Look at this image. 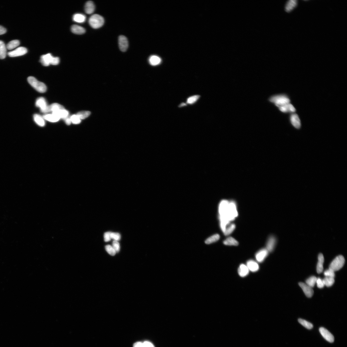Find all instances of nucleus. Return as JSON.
Returning a JSON list of instances; mask_svg holds the SVG:
<instances>
[{"label":"nucleus","instance_id":"obj_1","mask_svg":"<svg viewBox=\"0 0 347 347\" xmlns=\"http://www.w3.org/2000/svg\"><path fill=\"white\" fill-rule=\"evenodd\" d=\"M268 101L279 108L290 103V100L288 97L285 94H279L271 96Z\"/></svg>","mask_w":347,"mask_h":347},{"label":"nucleus","instance_id":"obj_2","mask_svg":"<svg viewBox=\"0 0 347 347\" xmlns=\"http://www.w3.org/2000/svg\"><path fill=\"white\" fill-rule=\"evenodd\" d=\"M238 216L236 203L234 201L229 202V205L225 216L219 217L220 220H225L230 222L233 220Z\"/></svg>","mask_w":347,"mask_h":347},{"label":"nucleus","instance_id":"obj_3","mask_svg":"<svg viewBox=\"0 0 347 347\" xmlns=\"http://www.w3.org/2000/svg\"><path fill=\"white\" fill-rule=\"evenodd\" d=\"M40 62L46 67L50 64L56 65L59 64L60 59L58 57L53 56L50 53H48L41 56Z\"/></svg>","mask_w":347,"mask_h":347},{"label":"nucleus","instance_id":"obj_4","mask_svg":"<svg viewBox=\"0 0 347 347\" xmlns=\"http://www.w3.org/2000/svg\"><path fill=\"white\" fill-rule=\"evenodd\" d=\"M27 81L38 92L43 93L46 91V86L43 83L38 81L34 77L32 76L28 77Z\"/></svg>","mask_w":347,"mask_h":347},{"label":"nucleus","instance_id":"obj_5","mask_svg":"<svg viewBox=\"0 0 347 347\" xmlns=\"http://www.w3.org/2000/svg\"><path fill=\"white\" fill-rule=\"evenodd\" d=\"M89 24L94 29H98L104 25L105 20L104 18L98 14H94L89 19Z\"/></svg>","mask_w":347,"mask_h":347},{"label":"nucleus","instance_id":"obj_6","mask_svg":"<svg viewBox=\"0 0 347 347\" xmlns=\"http://www.w3.org/2000/svg\"><path fill=\"white\" fill-rule=\"evenodd\" d=\"M345 263V259L342 255H339L335 257L329 266V268L335 272L339 270L343 266Z\"/></svg>","mask_w":347,"mask_h":347},{"label":"nucleus","instance_id":"obj_7","mask_svg":"<svg viewBox=\"0 0 347 347\" xmlns=\"http://www.w3.org/2000/svg\"><path fill=\"white\" fill-rule=\"evenodd\" d=\"M36 105L37 107L40 109L43 113H46L51 111L50 106L48 105L45 99L43 97H39L36 101Z\"/></svg>","mask_w":347,"mask_h":347},{"label":"nucleus","instance_id":"obj_8","mask_svg":"<svg viewBox=\"0 0 347 347\" xmlns=\"http://www.w3.org/2000/svg\"><path fill=\"white\" fill-rule=\"evenodd\" d=\"M27 49L23 47H20L13 51L8 53V55L10 57H16L25 55L27 52Z\"/></svg>","mask_w":347,"mask_h":347},{"label":"nucleus","instance_id":"obj_9","mask_svg":"<svg viewBox=\"0 0 347 347\" xmlns=\"http://www.w3.org/2000/svg\"><path fill=\"white\" fill-rule=\"evenodd\" d=\"M229 203V202L227 200H224L221 201L219 208V217L225 216L227 211Z\"/></svg>","mask_w":347,"mask_h":347},{"label":"nucleus","instance_id":"obj_10","mask_svg":"<svg viewBox=\"0 0 347 347\" xmlns=\"http://www.w3.org/2000/svg\"><path fill=\"white\" fill-rule=\"evenodd\" d=\"M118 44L120 50L125 52L128 49L129 46L128 41L127 37L124 36H120L119 37Z\"/></svg>","mask_w":347,"mask_h":347},{"label":"nucleus","instance_id":"obj_11","mask_svg":"<svg viewBox=\"0 0 347 347\" xmlns=\"http://www.w3.org/2000/svg\"><path fill=\"white\" fill-rule=\"evenodd\" d=\"M320 333L323 337L328 342L330 343H333L334 342V337L327 330L323 327H321L319 329Z\"/></svg>","mask_w":347,"mask_h":347},{"label":"nucleus","instance_id":"obj_12","mask_svg":"<svg viewBox=\"0 0 347 347\" xmlns=\"http://www.w3.org/2000/svg\"><path fill=\"white\" fill-rule=\"evenodd\" d=\"M299 284L307 297L311 298L313 296L314 291L312 288L302 282L299 283Z\"/></svg>","mask_w":347,"mask_h":347},{"label":"nucleus","instance_id":"obj_13","mask_svg":"<svg viewBox=\"0 0 347 347\" xmlns=\"http://www.w3.org/2000/svg\"><path fill=\"white\" fill-rule=\"evenodd\" d=\"M268 251L266 248H263L258 251L256 255V258L258 262H262L267 257Z\"/></svg>","mask_w":347,"mask_h":347},{"label":"nucleus","instance_id":"obj_14","mask_svg":"<svg viewBox=\"0 0 347 347\" xmlns=\"http://www.w3.org/2000/svg\"><path fill=\"white\" fill-rule=\"evenodd\" d=\"M276 239L273 236L270 237L266 244V249L268 252H272L274 250L276 244Z\"/></svg>","mask_w":347,"mask_h":347},{"label":"nucleus","instance_id":"obj_15","mask_svg":"<svg viewBox=\"0 0 347 347\" xmlns=\"http://www.w3.org/2000/svg\"><path fill=\"white\" fill-rule=\"evenodd\" d=\"M290 121L294 127L297 129H300L301 127V123L299 116L296 114H293L290 117Z\"/></svg>","mask_w":347,"mask_h":347},{"label":"nucleus","instance_id":"obj_16","mask_svg":"<svg viewBox=\"0 0 347 347\" xmlns=\"http://www.w3.org/2000/svg\"><path fill=\"white\" fill-rule=\"evenodd\" d=\"M249 270L252 272H256L259 269V266L258 264L253 260H249L246 263Z\"/></svg>","mask_w":347,"mask_h":347},{"label":"nucleus","instance_id":"obj_17","mask_svg":"<svg viewBox=\"0 0 347 347\" xmlns=\"http://www.w3.org/2000/svg\"><path fill=\"white\" fill-rule=\"evenodd\" d=\"M95 9V5L92 1H88L86 3L85 6V11L86 13L88 14H92Z\"/></svg>","mask_w":347,"mask_h":347},{"label":"nucleus","instance_id":"obj_18","mask_svg":"<svg viewBox=\"0 0 347 347\" xmlns=\"http://www.w3.org/2000/svg\"><path fill=\"white\" fill-rule=\"evenodd\" d=\"M318 262L317 266V271L318 274L322 273L323 271V265L324 261V257L322 254H320L318 257Z\"/></svg>","mask_w":347,"mask_h":347},{"label":"nucleus","instance_id":"obj_19","mask_svg":"<svg viewBox=\"0 0 347 347\" xmlns=\"http://www.w3.org/2000/svg\"><path fill=\"white\" fill-rule=\"evenodd\" d=\"M280 111L284 113L295 112L296 110L294 106L290 103L279 108Z\"/></svg>","mask_w":347,"mask_h":347},{"label":"nucleus","instance_id":"obj_20","mask_svg":"<svg viewBox=\"0 0 347 347\" xmlns=\"http://www.w3.org/2000/svg\"><path fill=\"white\" fill-rule=\"evenodd\" d=\"M249 271L246 265L242 264L240 265L238 270V273L240 277H244L248 276L249 273Z\"/></svg>","mask_w":347,"mask_h":347},{"label":"nucleus","instance_id":"obj_21","mask_svg":"<svg viewBox=\"0 0 347 347\" xmlns=\"http://www.w3.org/2000/svg\"><path fill=\"white\" fill-rule=\"evenodd\" d=\"M71 30L72 32L74 34H84L86 31L84 28L77 25H73L72 26Z\"/></svg>","mask_w":347,"mask_h":347},{"label":"nucleus","instance_id":"obj_22","mask_svg":"<svg viewBox=\"0 0 347 347\" xmlns=\"http://www.w3.org/2000/svg\"><path fill=\"white\" fill-rule=\"evenodd\" d=\"M7 47L4 42L0 40V59H3L7 55Z\"/></svg>","mask_w":347,"mask_h":347},{"label":"nucleus","instance_id":"obj_23","mask_svg":"<svg viewBox=\"0 0 347 347\" xmlns=\"http://www.w3.org/2000/svg\"><path fill=\"white\" fill-rule=\"evenodd\" d=\"M34 122L36 124L40 127H44L45 125V122L43 117H42L38 114H34L33 116Z\"/></svg>","mask_w":347,"mask_h":347},{"label":"nucleus","instance_id":"obj_24","mask_svg":"<svg viewBox=\"0 0 347 347\" xmlns=\"http://www.w3.org/2000/svg\"><path fill=\"white\" fill-rule=\"evenodd\" d=\"M43 117L44 119L47 121L53 123L58 122L60 119L59 117L53 114L44 115Z\"/></svg>","mask_w":347,"mask_h":347},{"label":"nucleus","instance_id":"obj_25","mask_svg":"<svg viewBox=\"0 0 347 347\" xmlns=\"http://www.w3.org/2000/svg\"><path fill=\"white\" fill-rule=\"evenodd\" d=\"M86 19V16L81 14H76L73 16V21L77 23H84Z\"/></svg>","mask_w":347,"mask_h":347},{"label":"nucleus","instance_id":"obj_26","mask_svg":"<svg viewBox=\"0 0 347 347\" xmlns=\"http://www.w3.org/2000/svg\"><path fill=\"white\" fill-rule=\"evenodd\" d=\"M149 62L151 65L155 66L159 64L161 62V59L156 55H152L149 59Z\"/></svg>","mask_w":347,"mask_h":347},{"label":"nucleus","instance_id":"obj_27","mask_svg":"<svg viewBox=\"0 0 347 347\" xmlns=\"http://www.w3.org/2000/svg\"><path fill=\"white\" fill-rule=\"evenodd\" d=\"M297 1L295 0H290L287 3L285 6V10L286 12H290L296 6Z\"/></svg>","mask_w":347,"mask_h":347},{"label":"nucleus","instance_id":"obj_28","mask_svg":"<svg viewBox=\"0 0 347 347\" xmlns=\"http://www.w3.org/2000/svg\"><path fill=\"white\" fill-rule=\"evenodd\" d=\"M223 243L227 246H237L239 245V243L237 241L232 237H229L227 238L223 242Z\"/></svg>","mask_w":347,"mask_h":347},{"label":"nucleus","instance_id":"obj_29","mask_svg":"<svg viewBox=\"0 0 347 347\" xmlns=\"http://www.w3.org/2000/svg\"><path fill=\"white\" fill-rule=\"evenodd\" d=\"M20 44V42L18 40H13L8 43L6 45V47L8 50H12L19 46Z\"/></svg>","mask_w":347,"mask_h":347},{"label":"nucleus","instance_id":"obj_30","mask_svg":"<svg viewBox=\"0 0 347 347\" xmlns=\"http://www.w3.org/2000/svg\"><path fill=\"white\" fill-rule=\"evenodd\" d=\"M324 286L329 287L334 284L335 282L334 278L326 277L322 280Z\"/></svg>","mask_w":347,"mask_h":347},{"label":"nucleus","instance_id":"obj_31","mask_svg":"<svg viewBox=\"0 0 347 347\" xmlns=\"http://www.w3.org/2000/svg\"><path fill=\"white\" fill-rule=\"evenodd\" d=\"M220 236L218 234H216L208 238L205 241L206 244H210L216 242L220 239Z\"/></svg>","mask_w":347,"mask_h":347},{"label":"nucleus","instance_id":"obj_32","mask_svg":"<svg viewBox=\"0 0 347 347\" xmlns=\"http://www.w3.org/2000/svg\"><path fill=\"white\" fill-rule=\"evenodd\" d=\"M298 321L301 325L307 329H311L313 328V325H312V324L306 320L299 319L298 320Z\"/></svg>","mask_w":347,"mask_h":347},{"label":"nucleus","instance_id":"obj_33","mask_svg":"<svg viewBox=\"0 0 347 347\" xmlns=\"http://www.w3.org/2000/svg\"><path fill=\"white\" fill-rule=\"evenodd\" d=\"M317 278L315 276H312L308 278L306 281V283L307 285L313 288L316 283Z\"/></svg>","mask_w":347,"mask_h":347},{"label":"nucleus","instance_id":"obj_34","mask_svg":"<svg viewBox=\"0 0 347 347\" xmlns=\"http://www.w3.org/2000/svg\"><path fill=\"white\" fill-rule=\"evenodd\" d=\"M236 228V225L234 224H232L228 226H227L225 230L224 234L225 236H228L231 234L235 230Z\"/></svg>","mask_w":347,"mask_h":347},{"label":"nucleus","instance_id":"obj_35","mask_svg":"<svg viewBox=\"0 0 347 347\" xmlns=\"http://www.w3.org/2000/svg\"><path fill=\"white\" fill-rule=\"evenodd\" d=\"M51 111L54 112L60 110L65 109L63 106L58 103H53L50 105Z\"/></svg>","mask_w":347,"mask_h":347},{"label":"nucleus","instance_id":"obj_36","mask_svg":"<svg viewBox=\"0 0 347 347\" xmlns=\"http://www.w3.org/2000/svg\"><path fill=\"white\" fill-rule=\"evenodd\" d=\"M91 112L88 111H82L79 112L77 114L78 116L81 119H84L90 115Z\"/></svg>","mask_w":347,"mask_h":347},{"label":"nucleus","instance_id":"obj_37","mask_svg":"<svg viewBox=\"0 0 347 347\" xmlns=\"http://www.w3.org/2000/svg\"><path fill=\"white\" fill-rule=\"evenodd\" d=\"M71 123L74 124H78L81 122V120L77 114H74L70 117Z\"/></svg>","mask_w":347,"mask_h":347},{"label":"nucleus","instance_id":"obj_38","mask_svg":"<svg viewBox=\"0 0 347 347\" xmlns=\"http://www.w3.org/2000/svg\"><path fill=\"white\" fill-rule=\"evenodd\" d=\"M199 97L200 96L199 95H194L189 97L187 100V104H194L197 101Z\"/></svg>","mask_w":347,"mask_h":347},{"label":"nucleus","instance_id":"obj_39","mask_svg":"<svg viewBox=\"0 0 347 347\" xmlns=\"http://www.w3.org/2000/svg\"><path fill=\"white\" fill-rule=\"evenodd\" d=\"M105 250L111 256H114L116 255V252L113 247L110 245H107L105 246Z\"/></svg>","mask_w":347,"mask_h":347},{"label":"nucleus","instance_id":"obj_40","mask_svg":"<svg viewBox=\"0 0 347 347\" xmlns=\"http://www.w3.org/2000/svg\"><path fill=\"white\" fill-rule=\"evenodd\" d=\"M324 274L325 276L327 277H331L334 278L335 277V272L331 269L329 268L328 269L326 270L324 272Z\"/></svg>","mask_w":347,"mask_h":347},{"label":"nucleus","instance_id":"obj_41","mask_svg":"<svg viewBox=\"0 0 347 347\" xmlns=\"http://www.w3.org/2000/svg\"><path fill=\"white\" fill-rule=\"evenodd\" d=\"M111 239H112L114 241H116L117 242L120 240V239H121V235L118 233H111Z\"/></svg>","mask_w":347,"mask_h":347},{"label":"nucleus","instance_id":"obj_42","mask_svg":"<svg viewBox=\"0 0 347 347\" xmlns=\"http://www.w3.org/2000/svg\"><path fill=\"white\" fill-rule=\"evenodd\" d=\"M113 247L115 250L116 253H118L120 250V244L118 242L116 241H114L112 243Z\"/></svg>","mask_w":347,"mask_h":347},{"label":"nucleus","instance_id":"obj_43","mask_svg":"<svg viewBox=\"0 0 347 347\" xmlns=\"http://www.w3.org/2000/svg\"><path fill=\"white\" fill-rule=\"evenodd\" d=\"M316 283L318 288H322L324 286L323 280L320 278H317Z\"/></svg>","mask_w":347,"mask_h":347},{"label":"nucleus","instance_id":"obj_44","mask_svg":"<svg viewBox=\"0 0 347 347\" xmlns=\"http://www.w3.org/2000/svg\"><path fill=\"white\" fill-rule=\"evenodd\" d=\"M110 232H107L105 233L104 235V240L105 242H108L111 240Z\"/></svg>","mask_w":347,"mask_h":347},{"label":"nucleus","instance_id":"obj_45","mask_svg":"<svg viewBox=\"0 0 347 347\" xmlns=\"http://www.w3.org/2000/svg\"><path fill=\"white\" fill-rule=\"evenodd\" d=\"M142 347H155L151 343L146 341L143 343Z\"/></svg>","mask_w":347,"mask_h":347},{"label":"nucleus","instance_id":"obj_46","mask_svg":"<svg viewBox=\"0 0 347 347\" xmlns=\"http://www.w3.org/2000/svg\"><path fill=\"white\" fill-rule=\"evenodd\" d=\"M7 29L1 25H0V35L4 34L6 33Z\"/></svg>","mask_w":347,"mask_h":347},{"label":"nucleus","instance_id":"obj_47","mask_svg":"<svg viewBox=\"0 0 347 347\" xmlns=\"http://www.w3.org/2000/svg\"><path fill=\"white\" fill-rule=\"evenodd\" d=\"M66 124L68 125H70L71 124V121L70 118V117L68 116L66 118L64 119Z\"/></svg>","mask_w":347,"mask_h":347},{"label":"nucleus","instance_id":"obj_48","mask_svg":"<svg viewBox=\"0 0 347 347\" xmlns=\"http://www.w3.org/2000/svg\"><path fill=\"white\" fill-rule=\"evenodd\" d=\"M143 343L137 342L134 344L133 347H142Z\"/></svg>","mask_w":347,"mask_h":347},{"label":"nucleus","instance_id":"obj_49","mask_svg":"<svg viewBox=\"0 0 347 347\" xmlns=\"http://www.w3.org/2000/svg\"><path fill=\"white\" fill-rule=\"evenodd\" d=\"M185 105H186V104H185V103H182V104L181 105H180V107H183V106H185Z\"/></svg>","mask_w":347,"mask_h":347}]
</instances>
